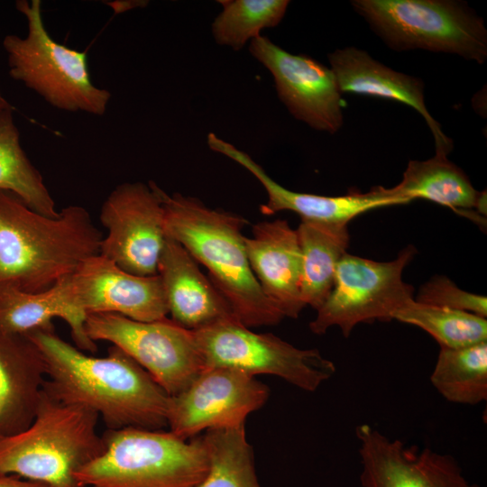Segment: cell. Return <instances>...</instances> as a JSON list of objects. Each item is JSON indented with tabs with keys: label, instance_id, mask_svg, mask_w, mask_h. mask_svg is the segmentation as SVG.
Listing matches in <instances>:
<instances>
[{
	"label": "cell",
	"instance_id": "obj_1",
	"mask_svg": "<svg viewBox=\"0 0 487 487\" xmlns=\"http://www.w3.org/2000/svg\"><path fill=\"white\" fill-rule=\"evenodd\" d=\"M27 336L41 354L43 389L53 398L96 413L108 429L168 426L170 396L118 347L95 357L61 339L54 327Z\"/></svg>",
	"mask_w": 487,
	"mask_h": 487
},
{
	"label": "cell",
	"instance_id": "obj_2",
	"mask_svg": "<svg viewBox=\"0 0 487 487\" xmlns=\"http://www.w3.org/2000/svg\"><path fill=\"white\" fill-rule=\"evenodd\" d=\"M102 239L81 206H67L51 217L0 191V283L26 292L46 290L99 254Z\"/></svg>",
	"mask_w": 487,
	"mask_h": 487
},
{
	"label": "cell",
	"instance_id": "obj_3",
	"mask_svg": "<svg viewBox=\"0 0 487 487\" xmlns=\"http://www.w3.org/2000/svg\"><path fill=\"white\" fill-rule=\"evenodd\" d=\"M165 236L179 242L208 271V277L247 327L272 326L283 315L263 293L250 266L243 234L248 221L213 209L199 199L161 188Z\"/></svg>",
	"mask_w": 487,
	"mask_h": 487
},
{
	"label": "cell",
	"instance_id": "obj_4",
	"mask_svg": "<svg viewBox=\"0 0 487 487\" xmlns=\"http://www.w3.org/2000/svg\"><path fill=\"white\" fill-rule=\"evenodd\" d=\"M98 415L65 404L44 389L31 424L0 436V474H11L52 487H81L76 473L104 449Z\"/></svg>",
	"mask_w": 487,
	"mask_h": 487
},
{
	"label": "cell",
	"instance_id": "obj_5",
	"mask_svg": "<svg viewBox=\"0 0 487 487\" xmlns=\"http://www.w3.org/2000/svg\"><path fill=\"white\" fill-rule=\"evenodd\" d=\"M102 437V453L76 473L81 487H197L208 471L203 436L124 427Z\"/></svg>",
	"mask_w": 487,
	"mask_h": 487
},
{
	"label": "cell",
	"instance_id": "obj_6",
	"mask_svg": "<svg viewBox=\"0 0 487 487\" xmlns=\"http://www.w3.org/2000/svg\"><path fill=\"white\" fill-rule=\"evenodd\" d=\"M15 7L26 20L27 33L3 39L10 77L59 110L104 115L111 93L92 81L87 53L50 35L40 0H19Z\"/></svg>",
	"mask_w": 487,
	"mask_h": 487
},
{
	"label": "cell",
	"instance_id": "obj_7",
	"mask_svg": "<svg viewBox=\"0 0 487 487\" xmlns=\"http://www.w3.org/2000/svg\"><path fill=\"white\" fill-rule=\"evenodd\" d=\"M354 9L391 49L456 54L479 64L487 59L482 18L451 0H354Z\"/></svg>",
	"mask_w": 487,
	"mask_h": 487
},
{
	"label": "cell",
	"instance_id": "obj_8",
	"mask_svg": "<svg viewBox=\"0 0 487 487\" xmlns=\"http://www.w3.org/2000/svg\"><path fill=\"white\" fill-rule=\"evenodd\" d=\"M416 253L417 249L408 245L390 262L344 254L332 290L309 323L310 330L322 335L338 326L348 337L358 324L392 320L399 309L414 300V289L404 282L402 273Z\"/></svg>",
	"mask_w": 487,
	"mask_h": 487
},
{
	"label": "cell",
	"instance_id": "obj_9",
	"mask_svg": "<svg viewBox=\"0 0 487 487\" xmlns=\"http://www.w3.org/2000/svg\"><path fill=\"white\" fill-rule=\"evenodd\" d=\"M205 368L229 367L251 375L271 374L307 391H316L335 372L317 349H300L272 334H259L236 318L194 331Z\"/></svg>",
	"mask_w": 487,
	"mask_h": 487
},
{
	"label": "cell",
	"instance_id": "obj_10",
	"mask_svg": "<svg viewBox=\"0 0 487 487\" xmlns=\"http://www.w3.org/2000/svg\"><path fill=\"white\" fill-rule=\"evenodd\" d=\"M85 330L106 341L142 366L170 396H176L205 369L194 331L165 317L137 321L112 313L88 314Z\"/></svg>",
	"mask_w": 487,
	"mask_h": 487
},
{
	"label": "cell",
	"instance_id": "obj_11",
	"mask_svg": "<svg viewBox=\"0 0 487 487\" xmlns=\"http://www.w3.org/2000/svg\"><path fill=\"white\" fill-rule=\"evenodd\" d=\"M100 222L107 234L103 236L99 254L126 272L157 275L166 236L161 188L155 182L115 187L101 207Z\"/></svg>",
	"mask_w": 487,
	"mask_h": 487
},
{
	"label": "cell",
	"instance_id": "obj_12",
	"mask_svg": "<svg viewBox=\"0 0 487 487\" xmlns=\"http://www.w3.org/2000/svg\"><path fill=\"white\" fill-rule=\"evenodd\" d=\"M268 396V387L244 371L205 368L188 388L170 397L168 426L184 440L205 429L239 427Z\"/></svg>",
	"mask_w": 487,
	"mask_h": 487
},
{
	"label": "cell",
	"instance_id": "obj_13",
	"mask_svg": "<svg viewBox=\"0 0 487 487\" xmlns=\"http://www.w3.org/2000/svg\"><path fill=\"white\" fill-rule=\"evenodd\" d=\"M249 51L271 72L280 100L296 119L329 133L342 127V93L331 69L263 35L250 41Z\"/></svg>",
	"mask_w": 487,
	"mask_h": 487
},
{
	"label": "cell",
	"instance_id": "obj_14",
	"mask_svg": "<svg viewBox=\"0 0 487 487\" xmlns=\"http://www.w3.org/2000/svg\"><path fill=\"white\" fill-rule=\"evenodd\" d=\"M69 304L80 314L112 313L137 321L167 317L168 305L159 275L124 271L106 257L86 260L67 277Z\"/></svg>",
	"mask_w": 487,
	"mask_h": 487
},
{
	"label": "cell",
	"instance_id": "obj_15",
	"mask_svg": "<svg viewBox=\"0 0 487 487\" xmlns=\"http://www.w3.org/2000/svg\"><path fill=\"white\" fill-rule=\"evenodd\" d=\"M362 487H479L456 459L429 447L391 439L368 424L355 427Z\"/></svg>",
	"mask_w": 487,
	"mask_h": 487
},
{
	"label": "cell",
	"instance_id": "obj_16",
	"mask_svg": "<svg viewBox=\"0 0 487 487\" xmlns=\"http://www.w3.org/2000/svg\"><path fill=\"white\" fill-rule=\"evenodd\" d=\"M207 145L212 151L244 167L261 182L268 195L267 202L260 207L265 216L289 210L301 219L348 224L351 219L372 209L408 203L382 187H375L365 193L352 191L337 197L291 191L274 181L249 154L216 134H207Z\"/></svg>",
	"mask_w": 487,
	"mask_h": 487
},
{
	"label": "cell",
	"instance_id": "obj_17",
	"mask_svg": "<svg viewBox=\"0 0 487 487\" xmlns=\"http://www.w3.org/2000/svg\"><path fill=\"white\" fill-rule=\"evenodd\" d=\"M252 271L263 293L283 315L297 318L305 308L300 295L301 251L287 220L262 221L244 238Z\"/></svg>",
	"mask_w": 487,
	"mask_h": 487
},
{
	"label": "cell",
	"instance_id": "obj_18",
	"mask_svg": "<svg viewBox=\"0 0 487 487\" xmlns=\"http://www.w3.org/2000/svg\"><path fill=\"white\" fill-rule=\"evenodd\" d=\"M157 274L162 284L170 319L179 326L196 331L223 320L236 318L222 293L179 242L165 238Z\"/></svg>",
	"mask_w": 487,
	"mask_h": 487
},
{
	"label": "cell",
	"instance_id": "obj_19",
	"mask_svg": "<svg viewBox=\"0 0 487 487\" xmlns=\"http://www.w3.org/2000/svg\"><path fill=\"white\" fill-rule=\"evenodd\" d=\"M340 92L368 95L401 102L419 113L435 139L436 154L447 156L453 142L429 114L424 101V84L418 78L386 67L355 47L328 54Z\"/></svg>",
	"mask_w": 487,
	"mask_h": 487
},
{
	"label": "cell",
	"instance_id": "obj_20",
	"mask_svg": "<svg viewBox=\"0 0 487 487\" xmlns=\"http://www.w3.org/2000/svg\"><path fill=\"white\" fill-rule=\"evenodd\" d=\"M45 380L36 345L27 335L0 328V436L21 432L31 424Z\"/></svg>",
	"mask_w": 487,
	"mask_h": 487
},
{
	"label": "cell",
	"instance_id": "obj_21",
	"mask_svg": "<svg viewBox=\"0 0 487 487\" xmlns=\"http://www.w3.org/2000/svg\"><path fill=\"white\" fill-rule=\"evenodd\" d=\"M68 277V276H67ZM67 277L41 292H26L9 284L0 283V328L27 335L54 327L52 319H63L69 326L76 347L95 353L96 344L85 330L87 317L78 312L69 301Z\"/></svg>",
	"mask_w": 487,
	"mask_h": 487
},
{
	"label": "cell",
	"instance_id": "obj_22",
	"mask_svg": "<svg viewBox=\"0 0 487 487\" xmlns=\"http://www.w3.org/2000/svg\"><path fill=\"white\" fill-rule=\"evenodd\" d=\"M296 230L302 258L301 300L317 310L330 294L336 266L346 253L347 224L301 219Z\"/></svg>",
	"mask_w": 487,
	"mask_h": 487
},
{
	"label": "cell",
	"instance_id": "obj_23",
	"mask_svg": "<svg viewBox=\"0 0 487 487\" xmlns=\"http://www.w3.org/2000/svg\"><path fill=\"white\" fill-rule=\"evenodd\" d=\"M389 191L408 203L423 198L453 209L476 208L481 193L447 156L438 154L427 161H410L402 180Z\"/></svg>",
	"mask_w": 487,
	"mask_h": 487
},
{
	"label": "cell",
	"instance_id": "obj_24",
	"mask_svg": "<svg viewBox=\"0 0 487 487\" xmlns=\"http://www.w3.org/2000/svg\"><path fill=\"white\" fill-rule=\"evenodd\" d=\"M0 191L14 194L41 215L59 216L42 175L23 149L13 108L0 115Z\"/></svg>",
	"mask_w": 487,
	"mask_h": 487
},
{
	"label": "cell",
	"instance_id": "obj_25",
	"mask_svg": "<svg viewBox=\"0 0 487 487\" xmlns=\"http://www.w3.org/2000/svg\"><path fill=\"white\" fill-rule=\"evenodd\" d=\"M430 381L446 400L477 405L487 400V341L467 347H440Z\"/></svg>",
	"mask_w": 487,
	"mask_h": 487
},
{
	"label": "cell",
	"instance_id": "obj_26",
	"mask_svg": "<svg viewBox=\"0 0 487 487\" xmlns=\"http://www.w3.org/2000/svg\"><path fill=\"white\" fill-rule=\"evenodd\" d=\"M203 438L208 453L209 467L197 487H261L244 425L209 429Z\"/></svg>",
	"mask_w": 487,
	"mask_h": 487
},
{
	"label": "cell",
	"instance_id": "obj_27",
	"mask_svg": "<svg viewBox=\"0 0 487 487\" xmlns=\"http://www.w3.org/2000/svg\"><path fill=\"white\" fill-rule=\"evenodd\" d=\"M393 319L423 329L440 347L457 349L487 341L486 318L466 311L425 305L414 299L399 309Z\"/></svg>",
	"mask_w": 487,
	"mask_h": 487
},
{
	"label": "cell",
	"instance_id": "obj_28",
	"mask_svg": "<svg viewBox=\"0 0 487 487\" xmlns=\"http://www.w3.org/2000/svg\"><path fill=\"white\" fill-rule=\"evenodd\" d=\"M223 7L212 23L215 41L235 51L260 36L266 28L277 26L283 19L288 0H222Z\"/></svg>",
	"mask_w": 487,
	"mask_h": 487
},
{
	"label": "cell",
	"instance_id": "obj_29",
	"mask_svg": "<svg viewBox=\"0 0 487 487\" xmlns=\"http://www.w3.org/2000/svg\"><path fill=\"white\" fill-rule=\"evenodd\" d=\"M414 299L425 305L466 311L485 318L487 317L485 296L467 292L445 276H435L427 281L420 287Z\"/></svg>",
	"mask_w": 487,
	"mask_h": 487
},
{
	"label": "cell",
	"instance_id": "obj_30",
	"mask_svg": "<svg viewBox=\"0 0 487 487\" xmlns=\"http://www.w3.org/2000/svg\"><path fill=\"white\" fill-rule=\"evenodd\" d=\"M0 487H52L46 483L36 482L11 474H0Z\"/></svg>",
	"mask_w": 487,
	"mask_h": 487
},
{
	"label": "cell",
	"instance_id": "obj_31",
	"mask_svg": "<svg viewBox=\"0 0 487 487\" xmlns=\"http://www.w3.org/2000/svg\"><path fill=\"white\" fill-rule=\"evenodd\" d=\"M11 104L5 98L0 89V115L5 111L12 109Z\"/></svg>",
	"mask_w": 487,
	"mask_h": 487
},
{
	"label": "cell",
	"instance_id": "obj_32",
	"mask_svg": "<svg viewBox=\"0 0 487 487\" xmlns=\"http://www.w3.org/2000/svg\"><path fill=\"white\" fill-rule=\"evenodd\" d=\"M480 487V486H479Z\"/></svg>",
	"mask_w": 487,
	"mask_h": 487
}]
</instances>
